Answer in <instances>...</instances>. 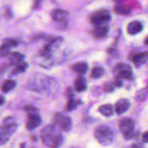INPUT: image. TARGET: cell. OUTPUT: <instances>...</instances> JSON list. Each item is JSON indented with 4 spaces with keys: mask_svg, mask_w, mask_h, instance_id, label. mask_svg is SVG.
<instances>
[{
    "mask_svg": "<svg viewBox=\"0 0 148 148\" xmlns=\"http://www.w3.org/2000/svg\"><path fill=\"white\" fill-rule=\"evenodd\" d=\"M40 137L43 144L50 148H59L64 140L63 136L52 125L45 127L40 132Z\"/></svg>",
    "mask_w": 148,
    "mask_h": 148,
    "instance_id": "1",
    "label": "cell"
},
{
    "mask_svg": "<svg viewBox=\"0 0 148 148\" xmlns=\"http://www.w3.org/2000/svg\"><path fill=\"white\" fill-rule=\"evenodd\" d=\"M94 136L103 146L110 145L114 140V132L107 126L102 125L97 127L94 132Z\"/></svg>",
    "mask_w": 148,
    "mask_h": 148,
    "instance_id": "2",
    "label": "cell"
},
{
    "mask_svg": "<svg viewBox=\"0 0 148 148\" xmlns=\"http://www.w3.org/2000/svg\"><path fill=\"white\" fill-rule=\"evenodd\" d=\"M134 121L130 118H124L120 120L119 124V128L120 132L124 137L127 140L139 137V134L134 132Z\"/></svg>",
    "mask_w": 148,
    "mask_h": 148,
    "instance_id": "3",
    "label": "cell"
},
{
    "mask_svg": "<svg viewBox=\"0 0 148 148\" xmlns=\"http://www.w3.org/2000/svg\"><path fill=\"white\" fill-rule=\"evenodd\" d=\"M111 20V14L109 11L106 9L98 10L91 15L90 22L95 27L105 25L106 23Z\"/></svg>",
    "mask_w": 148,
    "mask_h": 148,
    "instance_id": "4",
    "label": "cell"
},
{
    "mask_svg": "<svg viewBox=\"0 0 148 148\" xmlns=\"http://www.w3.org/2000/svg\"><path fill=\"white\" fill-rule=\"evenodd\" d=\"M17 130V124L10 121L0 128V145L6 144Z\"/></svg>",
    "mask_w": 148,
    "mask_h": 148,
    "instance_id": "5",
    "label": "cell"
},
{
    "mask_svg": "<svg viewBox=\"0 0 148 148\" xmlns=\"http://www.w3.org/2000/svg\"><path fill=\"white\" fill-rule=\"evenodd\" d=\"M114 76L117 79H131L132 78V67L128 64L121 63L119 64L114 67Z\"/></svg>",
    "mask_w": 148,
    "mask_h": 148,
    "instance_id": "6",
    "label": "cell"
},
{
    "mask_svg": "<svg viewBox=\"0 0 148 148\" xmlns=\"http://www.w3.org/2000/svg\"><path fill=\"white\" fill-rule=\"evenodd\" d=\"M54 124L61 131L69 132L72 128V119L70 117L59 113L55 116Z\"/></svg>",
    "mask_w": 148,
    "mask_h": 148,
    "instance_id": "7",
    "label": "cell"
},
{
    "mask_svg": "<svg viewBox=\"0 0 148 148\" xmlns=\"http://www.w3.org/2000/svg\"><path fill=\"white\" fill-rule=\"evenodd\" d=\"M130 101L127 98H121V99L118 100L115 103V111L117 114H122L125 113L130 108Z\"/></svg>",
    "mask_w": 148,
    "mask_h": 148,
    "instance_id": "8",
    "label": "cell"
},
{
    "mask_svg": "<svg viewBox=\"0 0 148 148\" xmlns=\"http://www.w3.org/2000/svg\"><path fill=\"white\" fill-rule=\"evenodd\" d=\"M148 59V51L142 52V53L133 54L131 58V61L133 62L136 67H140V66L145 63Z\"/></svg>",
    "mask_w": 148,
    "mask_h": 148,
    "instance_id": "9",
    "label": "cell"
},
{
    "mask_svg": "<svg viewBox=\"0 0 148 148\" xmlns=\"http://www.w3.org/2000/svg\"><path fill=\"white\" fill-rule=\"evenodd\" d=\"M40 121H41V120H40V117L38 115V114L27 116L26 128H27V130H30V131L35 130L40 125Z\"/></svg>",
    "mask_w": 148,
    "mask_h": 148,
    "instance_id": "10",
    "label": "cell"
},
{
    "mask_svg": "<svg viewBox=\"0 0 148 148\" xmlns=\"http://www.w3.org/2000/svg\"><path fill=\"white\" fill-rule=\"evenodd\" d=\"M108 32V27L107 25H101L97 26L94 27L93 30L92 31V35L95 38L101 39L103 38L106 36Z\"/></svg>",
    "mask_w": 148,
    "mask_h": 148,
    "instance_id": "11",
    "label": "cell"
},
{
    "mask_svg": "<svg viewBox=\"0 0 148 148\" xmlns=\"http://www.w3.org/2000/svg\"><path fill=\"white\" fill-rule=\"evenodd\" d=\"M143 29V24L139 21H132L127 25V32L130 35H135L140 33Z\"/></svg>",
    "mask_w": 148,
    "mask_h": 148,
    "instance_id": "12",
    "label": "cell"
},
{
    "mask_svg": "<svg viewBox=\"0 0 148 148\" xmlns=\"http://www.w3.org/2000/svg\"><path fill=\"white\" fill-rule=\"evenodd\" d=\"M68 12L66 10H54L51 12V17L53 21L60 23V22L64 21L65 18L67 16Z\"/></svg>",
    "mask_w": 148,
    "mask_h": 148,
    "instance_id": "13",
    "label": "cell"
},
{
    "mask_svg": "<svg viewBox=\"0 0 148 148\" xmlns=\"http://www.w3.org/2000/svg\"><path fill=\"white\" fill-rule=\"evenodd\" d=\"M74 87L77 92H82L87 88V82L85 77L81 75L78 76L74 82Z\"/></svg>",
    "mask_w": 148,
    "mask_h": 148,
    "instance_id": "14",
    "label": "cell"
},
{
    "mask_svg": "<svg viewBox=\"0 0 148 148\" xmlns=\"http://www.w3.org/2000/svg\"><path fill=\"white\" fill-rule=\"evenodd\" d=\"M132 7L130 5L123 4V3H119L116 4L114 7V12L116 14H121V15H126L131 12Z\"/></svg>",
    "mask_w": 148,
    "mask_h": 148,
    "instance_id": "15",
    "label": "cell"
},
{
    "mask_svg": "<svg viewBox=\"0 0 148 148\" xmlns=\"http://www.w3.org/2000/svg\"><path fill=\"white\" fill-rule=\"evenodd\" d=\"M72 70L75 72H76L77 74H79V75H83V74L86 73V72L88 71V65L86 62H77V63L75 64L72 66Z\"/></svg>",
    "mask_w": 148,
    "mask_h": 148,
    "instance_id": "16",
    "label": "cell"
},
{
    "mask_svg": "<svg viewBox=\"0 0 148 148\" xmlns=\"http://www.w3.org/2000/svg\"><path fill=\"white\" fill-rule=\"evenodd\" d=\"M24 55L19 52H14L11 53L10 58H9V63L11 65H18L23 62V59H24Z\"/></svg>",
    "mask_w": 148,
    "mask_h": 148,
    "instance_id": "17",
    "label": "cell"
},
{
    "mask_svg": "<svg viewBox=\"0 0 148 148\" xmlns=\"http://www.w3.org/2000/svg\"><path fill=\"white\" fill-rule=\"evenodd\" d=\"M98 111L100 114L106 117L111 116L114 114V108L111 104H104L98 108Z\"/></svg>",
    "mask_w": 148,
    "mask_h": 148,
    "instance_id": "18",
    "label": "cell"
},
{
    "mask_svg": "<svg viewBox=\"0 0 148 148\" xmlns=\"http://www.w3.org/2000/svg\"><path fill=\"white\" fill-rule=\"evenodd\" d=\"M15 86L16 82L14 81L11 80V79H7V80H5L2 83L1 86V90L2 92H7L9 91L12 90L13 88H14Z\"/></svg>",
    "mask_w": 148,
    "mask_h": 148,
    "instance_id": "19",
    "label": "cell"
},
{
    "mask_svg": "<svg viewBox=\"0 0 148 148\" xmlns=\"http://www.w3.org/2000/svg\"><path fill=\"white\" fill-rule=\"evenodd\" d=\"M81 103L79 100H75L74 99V97H71V98H68V102L66 106V111H72L75 109L78 105Z\"/></svg>",
    "mask_w": 148,
    "mask_h": 148,
    "instance_id": "20",
    "label": "cell"
},
{
    "mask_svg": "<svg viewBox=\"0 0 148 148\" xmlns=\"http://www.w3.org/2000/svg\"><path fill=\"white\" fill-rule=\"evenodd\" d=\"M27 66H28L27 63H26V62H22V63L17 65V66L14 68V69H13L12 72V75H17L20 73H23V72H24L26 70Z\"/></svg>",
    "mask_w": 148,
    "mask_h": 148,
    "instance_id": "21",
    "label": "cell"
},
{
    "mask_svg": "<svg viewBox=\"0 0 148 148\" xmlns=\"http://www.w3.org/2000/svg\"><path fill=\"white\" fill-rule=\"evenodd\" d=\"M104 74V69L103 68L100 67V66H96V67H94L92 69V72H91V77L92 79H98L100 78L101 77H102Z\"/></svg>",
    "mask_w": 148,
    "mask_h": 148,
    "instance_id": "22",
    "label": "cell"
},
{
    "mask_svg": "<svg viewBox=\"0 0 148 148\" xmlns=\"http://www.w3.org/2000/svg\"><path fill=\"white\" fill-rule=\"evenodd\" d=\"M148 91L147 88H142L139 90L135 95V99L138 101H143L146 99L147 96Z\"/></svg>",
    "mask_w": 148,
    "mask_h": 148,
    "instance_id": "23",
    "label": "cell"
},
{
    "mask_svg": "<svg viewBox=\"0 0 148 148\" xmlns=\"http://www.w3.org/2000/svg\"><path fill=\"white\" fill-rule=\"evenodd\" d=\"M10 48L3 43L0 47V57H7V56L11 55V51H10Z\"/></svg>",
    "mask_w": 148,
    "mask_h": 148,
    "instance_id": "24",
    "label": "cell"
},
{
    "mask_svg": "<svg viewBox=\"0 0 148 148\" xmlns=\"http://www.w3.org/2000/svg\"><path fill=\"white\" fill-rule=\"evenodd\" d=\"M51 47V45L49 44V43H48L46 46H44V47H43V49L40 50V52H39V53H40V56H44V57H48V56L50 55Z\"/></svg>",
    "mask_w": 148,
    "mask_h": 148,
    "instance_id": "25",
    "label": "cell"
},
{
    "mask_svg": "<svg viewBox=\"0 0 148 148\" xmlns=\"http://www.w3.org/2000/svg\"><path fill=\"white\" fill-rule=\"evenodd\" d=\"M4 44L6 45V46H7L8 47H10V49H11L12 47H15V46H17V45L19 44V40H17V39H14V38L8 39V40L4 41Z\"/></svg>",
    "mask_w": 148,
    "mask_h": 148,
    "instance_id": "26",
    "label": "cell"
},
{
    "mask_svg": "<svg viewBox=\"0 0 148 148\" xmlns=\"http://www.w3.org/2000/svg\"><path fill=\"white\" fill-rule=\"evenodd\" d=\"M25 111L27 114V116L38 114V109L33 106H27L26 107H25Z\"/></svg>",
    "mask_w": 148,
    "mask_h": 148,
    "instance_id": "27",
    "label": "cell"
},
{
    "mask_svg": "<svg viewBox=\"0 0 148 148\" xmlns=\"http://www.w3.org/2000/svg\"><path fill=\"white\" fill-rule=\"evenodd\" d=\"M103 89L105 92H112L114 89V85H113V84L111 83L106 84L103 87Z\"/></svg>",
    "mask_w": 148,
    "mask_h": 148,
    "instance_id": "28",
    "label": "cell"
},
{
    "mask_svg": "<svg viewBox=\"0 0 148 148\" xmlns=\"http://www.w3.org/2000/svg\"><path fill=\"white\" fill-rule=\"evenodd\" d=\"M142 141L144 143H148V130L143 134L142 137Z\"/></svg>",
    "mask_w": 148,
    "mask_h": 148,
    "instance_id": "29",
    "label": "cell"
},
{
    "mask_svg": "<svg viewBox=\"0 0 148 148\" xmlns=\"http://www.w3.org/2000/svg\"><path fill=\"white\" fill-rule=\"evenodd\" d=\"M114 85H115V86L118 87V88H120V87L122 86V85H123L122 80H121V79H116V81H115V82H114Z\"/></svg>",
    "mask_w": 148,
    "mask_h": 148,
    "instance_id": "30",
    "label": "cell"
},
{
    "mask_svg": "<svg viewBox=\"0 0 148 148\" xmlns=\"http://www.w3.org/2000/svg\"><path fill=\"white\" fill-rule=\"evenodd\" d=\"M130 148H144V146L141 143H134L130 147Z\"/></svg>",
    "mask_w": 148,
    "mask_h": 148,
    "instance_id": "31",
    "label": "cell"
},
{
    "mask_svg": "<svg viewBox=\"0 0 148 148\" xmlns=\"http://www.w3.org/2000/svg\"><path fill=\"white\" fill-rule=\"evenodd\" d=\"M4 102H5V100H4V98H3L2 96H0V106L3 105V104L4 103Z\"/></svg>",
    "mask_w": 148,
    "mask_h": 148,
    "instance_id": "32",
    "label": "cell"
},
{
    "mask_svg": "<svg viewBox=\"0 0 148 148\" xmlns=\"http://www.w3.org/2000/svg\"><path fill=\"white\" fill-rule=\"evenodd\" d=\"M145 43L146 45H148V36L146 38L145 40Z\"/></svg>",
    "mask_w": 148,
    "mask_h": 148,
    "instance_id": "33",
    "label": "cell"
},
{
    "mask_svg": "<svg viewBox=\"0 0 148 148\" xmlns=\"http://www.w3.org/2000/svg\"><path fill=\"white\" fill-rule=\"evenodd\" d=\"M25 144H21V148H24Z\"/></svg>",
    "mask_w": 148,
    "mask_h": 148,
    "instance_id": "34",
    "label": "cell"
},
{
    "mask_svg": "<svg viewBox=\"0 0 148 148\" xmlns=\"http://www.w3.org/2000/svg\"><path fill=\"white\" fill-rule=\"evenodd\" d=\"M146 87H147V89H148V80L147 82V85H146Z\"/></svg>",
    "mask_w": 148,
    "mask_h": 148,
    "instance_id": "35",
    "label": "cell"
}]
</instances>
